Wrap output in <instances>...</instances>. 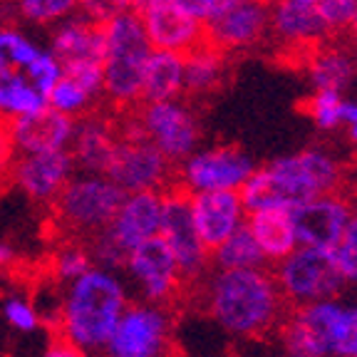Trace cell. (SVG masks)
Returning <instances> with one entry per match:
<instances>
[{
    "mask_svg": "<svg viewBox=\"0 0 357 357\" xmlns=\"http://www.w3.org/2000/svg\"><path fill=\"white\" fill-rule=\"evenodd\" d=\"M3 176H10V172H6V169L0 167V178H3Z\"/></svg>",
    "mask_w": 357,
    "mask_h": 357,
    "instance_id": "7bdbcfd3",
    "label": "cell"
},
{
    "mask_svg": "<svg viewBox=\"0 0 357 357\" xmlns=\"http://www.w3.org/2000/svg\"><path fill=\"white\" fill-rule=\"evenodd\" d=\"M174 164L164 151L151 144L146 137L139 139H119L117 151L112 156L107 176L119 184L127 194L132 191H164L172 181Z\"/></svg>",
    "mask_w": 357,
    "mask_h": 357,
    "instance_id": "5bb4252c",
    "label": "cell"
},
{
    "mask_svg": "<svg viewBox=\"0 0 357 357\" xmlns=\"http://www.w3.org/2000/svg\"><path fill=\"white\" fill-rule=\"evenodd\" d=\"M0 315H3V323L8 328L20 335H33L45 325L35 301L22 296V293H10V296L3 298L0 301Z\"/></svg>",
    "mask_w": 357,
    "mask_h": 357,
    "instance_id": "d6a6232c",
    "label": "cell"
},
{
    "mask_svg": "<svg viewBox=\"0 0 357 357\" xmlns=\"http://www.w3.org/2000/svg\"><path fill=\"white\" fill-rule=\"evenodd\" d=\"M347 323L350 305L340 303V298L296 307L280 333L285 357H340Z\"/></svg>",
    "mask_w": 357,
    "mask_h": 357,
    "instance_id": "8992f818",
    "label": "cell"
},
{
    "mask_svg": "<svg viewBox=\"0 0 357 357\" xmlns=\"http://www.w3.org/2000/svg\"><path fill=\"white\" fill-rule=\"evenodd\" d=\"M271 38L280 43L296 60H305L310 50L330 38L318 6H307L298 0H273L271 6Z\"/></svg>",
    "mask_w": 357,
    "mask_h": 357,
    "instance_id": "ffe728a7",
    "label": "cell"
},
{
    "mask_svg": "<svg viewBox=\"0 0 357 357\" xmlns=\"http://www.w3.org/2000/svg\"><path fill=\"white\" fill-rule=\"evenodd\" d=\"M47 47L57 57L60 67L79 65V62H102V52H105L102 22L89 20L82 13H75L52 25Z\"/></svg>",
    "mask_w": 357,
    "mask_h": 357,
    "instance_id": "cb8c5ba5",
    "label": "cell"
},
{
    "mask_svg": "<svg viewBox=\"0 0 357 357\" xmlns=\"http://www.w3.org/2000/svg\"><path fill=\"white\" fill-rule=\"evenodd\" d=\"M139 3H142V0H132V10H134L137 6H139Z\"/></svg>",
    "mask_w": 357,
    "mask_h": 357,
    "instance_id": "ee69618b",
    "label": "cell"
},
{
    "mask_svg": "<svg viewBox=\"0 0 357 357\" xmlns=\"http://www.w3.org/2000/svg\"><path fill=\"white\" fill-rule=\"evenodd\" d=\"M95 266V258H92V251L84 248L79 243H67L60 245L57 253L52 256V278L57 283L67 285L77 280L79 275H84L89 268Z\"/></svg>",
    "mask_w": 357,
    "mask_h": 357,
    "instance_id": "836d02e7",
    "label": "cell"
},
{
    "mask_svg": "<svg viewBox=\"0 0 357 357\" xmlns=\"http://www.w3.org/2000/svg\"><path fill=\"white\" fill-rule=\"evenodd\" d=\"M97 100H102V95H97L95 89H89L87 84H82L77 77H73V75L60 73V79H57L55 87H52L47 105L55 107L57 112H62L67 117L77 119V117L89 114L92 109H97L95 107Z\"/></svg>",
    "mask_w": 357,
    "mask_h": 357,
    "instance_id": "4dcf8cb0",
    "label": "cell"
},
{
    "mask_svg": "<svg viewBox=\"0 0 357 357\" xmlns=\"http://www.w3.org/2000/svg\"><path fill=\"white\" fill-rule=\"evenodd\" d=\"M204 305L208 318L234 337H263L278 328L285 312V298L275 275L263 268H236L206 280Z\"/></svg>",
    "mask_w": 357,
    "mask_h": 357,
    "instance_id": "6da1fadb",
    "label": "cell"
},
{
    "mask_svg": "<svg viewBox=\"0 0 357 357\" xmlns=\"http://www.w3.org/2000/svg\"><path fill=\"white\" fill-rule=\"evenodd\" d=\"M186 65V92L194 97H204L216 92L229 73V55L206 40L184 55Z\"/></svg>",
    "mask_w": 357,
    "mask_h": 357,
    "instance_id": "83f0119b",
    "label": "cell"
},
{
    "mask_svg": "<svg viewBox=\"0 0 357 357\" xmlns=\"http://www.w3.org/2000/svg\"><path fill=\"white\" fill-rule=\"evenodd\" d=\"M151 47L172 52H191L206 40V28L189 15L176 0H142L134 8Z\"/></svg>",
    "mask_w": 357,
    "mask_h": 357,
    "instance_id": "2e32d148",
    "label": "cell"
},
{
    "mask_svg": "<svg viewBox=\"0 0 357 357\" xmlns=\"http://www.w3.org/2000/svg\"><path fill=\"white\" fill-rule=\"evenodd\" d=\"M102 30H105V52H102L105 102L122 114L142 105L146 60L154 47L134 10L109 17L102 22Z\"/></svg>",
    "mask_w": 357,
    "mask_h": 357,
    "instance_id": "5b68a950",
    "label": "cell"
},
{
    "mask_svg": "<svg viewBox=\"0 0 357 357\" xmlns=\"http://www.w3.org/2000/svg\"><path fill=\"white\" fill-rule=\"evenodd\" d=\"M318 13L330 35L347 33L357 15V0H320Z\"/></svg>",
    "mask_w": 357,
    "mask_h": 357,
    "instance_id": "e575fe53",
    "label": "cell"
},
{
    "mask_svg": "<svg viewBox=\"0 0 357 357\" xmlns=\"http://www.w3.org/2000/svg\"><path fill=\"white\" fill-rule=\"evenodd\" d=\"M355 211L352 201L340 191L320 194L293 208L298 243L315 248H335L345 234L350 216Z\"/></svg>",
    "mask_w": 357,
    "mask_h": 357,
    "instance_id": "ac0fdd59",
    "label": "cell"
},
{
    "mask_svg": "<svg viewBox=\"0 0 357 357\" xmlns=\"http://www.w3.org/2000/svg\"><path fill=\"white\" fill-rule=\"evenodd\" d=\"M129 305L127 280L114 268L92 266L62 290L57 330L67 342L95 355L102 352Z\"/></svg>",
    "mask_w": 357,
    "mask_h": 357,
    "instance_id": "277c9868",
    "label": "cell"
},
{
    "mask_svg": "<svg viewBox=\"0 0 357 357\" xmlns=\"http://www.w3.org/2000/svg\"><path fill=\"white\" fill-rule=\"evenodd\" d=\"M352 310H355V318H357V303H355V305H352Z\"/></svg>",
    "mask_w": 357,
    "mask_h": 357,
    "instance_id": "7dc6e473",
    "label": "cell"
},
{
    "mask_svg": "<svg viewBox=\"0 0 357 357\" xmlns=\"http://www.w3.org/2000/svg\"><path fill=\"white\" fill-rule=\"evenodd\" d=\"M162 213L164 191H132V194L124 196L109 226L100 234L109 238L127 256L134 245L159 236Z\"/></svg>",
    "mask_w": 357,
    "mask_h": 357,
    "instance_id": "d6986e66",
    "label": "cell"
},
{
    "mask_svg": "<svg viewBox=\"0 0 357 357\" xmlns=\"http://www.w3.org/2000/svg\"><path fill=\"white\" fill-rule=\"evenodd\" d=\"M301 65L305 67V75L310 79L312 89H337V92H345L347 84L352 82V77L357 73V62L352 57V52L328 43L318 45L315 50L307 52Z\"/></svg>",
    "mask_w": 357,
    "mask_h": 357,
    "instance_id": "484cf974",
    "label": "cell"
},
{
    "mask_svg": "<svg viewBox=\"0 0 357 357\" xmlns=\"http://www.w3.org/2000/svg\"><path fill=\"white\" fill-rule=\"evenodd\" d=\"M271 6L273 0H236L206 25V43L226 55L258 47L271 38Z\"/></svg>",
    "mask_w": 357,
    "mask_h": 357,
    "instance_id": "9a60e30c",
    "label": "cell"
},
{
    "mask_svg": "<svg viewBox=\"0 0 357 357\" xmlns=\"http://www.w3.org/2000/svg\"><path fill=\"white\" fill-rule=\"evenodd\" d=\"M189 204L194 226L208 251L243 229L248 221V208L241 199V191H196L189 194Z\"/></svg>",
    "mask_w": 357,
    "mask_h": 357,
    "instance_id": "44dd1931",
    "label": "cell"
},
{
    "mask_svg": "<svg viewBox=\"0 0 357 357\" xmlns=\"http://www.w3.org/2000/svg\"><path fill=\"white\" fill-rule=\"evenodd\" d=\"M211 263L223 271H236V268H263L268 261L248 226H243L213 248Z\"/></svg>",
    "mask_w": 357,
    "mask_h": 357,
    "instance_id": "f546056e",
    "label": "cell"
},
{
    "mask_svg": "<svg viewBox=\"0 0 357 357\" xmlns=\"http://www.w3.org/2000/svg\"><path fill=\"white\" fill-rule=\"evenodd\" d=\"M127 191L119 189L107 174H75L60 191L52 206L62 229L73 234L95 236L109 226Z\"/></svg>",
    "mask_w": 357,
    "mask_h": 357,
    "instance_id": "ba28073f",
    "label": "cell"
},
{
    "mask_svg": "<svg viewBox=\"0 0 357 357\" xmlns=\"http://www.w3.org/2000/svg\"><path fill=\"white\" fill-rule=\"evenodd\" d=\"M342 129L347 132L352 144H357V102H347L342 107Z\"/></svg>",
    "mask_w": 357,
    "mask_h": 357,
    "instance_id": "ab89813d",
    "label": "cell"
},
{
    "mask_svg": "<svg viewBox=\"0 0 357 357\" xmlns=\"http://www.w3.org/2000/svg\"><path fill=\"white\" fill-rule=\"evenodd\" d=\"M186 92V65L181 52L151 50L144 70L142 102L178 100Z\"/></svg>",
    "mask_w": 357,
    "mask_h": 357,
    "instance_id": "4316f807",
    "label": "cell"
},
{
    "mask_svg": "<svg viewBox=\"0 0 357 357\" xmlns=\"http://www.w3.org/2000/svg\"><path fill=\"white\" fill-rule=\"evenodd\" d=\"M3 13L33 28H52L79 13V0H6Z\"/></svg>",
    "mask_w": 357,
    "mask_h": 357,
    "instance_id": "f1b7e54d",
    "label": "cell"
},
{
    "mask_svg": "<svg viewBox=\"0 0 357 357\" xmlns=\"http://www.w3.org/2000/svg\"><path fill=\"white\" fill-rule=\"evenodd\" d=\"M298 3H307V6H318L320 0H298Z\"/></svg>",
    "mask_w": 357,
    "mask_h": 357,
    "instance_id": "b9f144b4",
    "label": "cell"
},
{
    "mask_svg": "<svg viewBox=\"0 0 357 357\" xmlns=\"http://www.w3.org/2000/svg\"><path fill=\"white\" fill-rule=\"evenodd\" d=\"M8 127H10V137L17 154H33V151L70 149L75 119L47 105L38 112L10 119Z\"/></svg>",
    "mask_w": 357,
    "mask_h": 357,
    "instance_id": "603a6c76",
    "label": "cell"
},
{
    "mask_svg": "<svg viewBox=\"0 0 357 357\" xmlns=\"http://www.w3.org/2000/svg\"><path fill=\"white\" fill-rule=\"evenodd\" d=\"M122 266L139 301L156 303V305H169L184 283V273L162 236L134 245L124 256Z\"/></svg>",
    "mask_w": 357,
    "mask_h": 357,
    "instance_id": "7c38bea8",
    "label": "cell"
},
{
    "mask_svg": "<svg viewBox=\"0 0 357 357\" xmlns=\"http://www.w3.org/2000/svg\"><path fill=\"white\" fill-rule=\"evenodd\" d=\"M3 8H6V0H0V15H3Z\"/></svg>",
    "mask_w": 357,
    "mask_h": 357,
    "instance_id": "f6af8a7d",
    "label": "cell"
},
{
    "mask_svg": "<svg viewBox=\"0 0 357 357\" xmlns=\"http://www.w3.org/2000/svg\"><path fill=\"white\" fill-rule=\"evenodd\" d=\"M303 112L312 119V124L323 132H335L342 127V107L345 97L337 89H312V95L303 100Z\"/></svg>",
    "mask_w": 357,
    "mask_h": 357,
    "instance_id": "1f68e13d",
    "label": "cell"
},
{
    "mask_svg": "<svg viewBox=\"0 0 357 357\" xmlns=\"http://www.w3.org/2000/svg\"><path fill=\"white\" fill-rule=\"evenodd\" d=\"M75 159L70 149L33 151V154H17L10 167L13 184L28 199L38 204H52L75 176Z\"/></svg>",
    "mask_w": 357,
    "mask_h": 357,
    "instance_id": "e0dca14e",
    "label": "cell"
},
{
    "mask_svg": "<svg viewBox=\"0 0 357 357\" xmlns=\"http://www.w3.org/2000/svg\"><path fill=\"white\" fill-rule=\"evenodd\" d=\"M124 10H132V0H79V13L95 22H107Z\"/></svg>",
    "mask_w": 357,
    "mask_h": 357,
    "instance_id": "8d00e7d4",
    "label": "cell"
},
{
    "mask_svg": "<svg viewBox=\"0 0 357 357\" xmlns=\"http://www.w3.org/2000/svg\"><path fill=\"white\" fill-rule=\"evenodd\" d=\"M159 236L169 245V251L176 258L184 280H201L206 275L211 251L201 241L199 231L191 216L189 194L184 189H169L164 194V213H162V231Z\"/></svg>",
    "mask_w": 357,
    "mask_h": 357,
    "instance_id": "4fadbf2b",
    "label": "cell"
},
{
    "mask_svg": "<svg viewBox=\"0 0 357 357\" xmlns=\"http://www.w3.org/2000/svg\"><path fill=\"white\" fill-rule=\"evenodd\" d=\"M333 251L347 283H357V208L352 211L345 234H342L340 243L335 245Z\"/></svg>",
    "mask_w": 357,
    "mask_h": 357,
    "instance_id": "d590c367",
    "label": "cell"
},
{
    "mask_svg": "<svg viewBox=\"0 0 357 357\" xmlns=\"http://www.w3.org/2000/svg\"><path fill=\"white\" fill-rule=\"evenodd\" d=\"M256 172V162L243 149L231 144L196 149L176 164L178 189L196 191H241L245 178Z\"/></svg>",
    "mask_w": 357,
    "mask_h": 357,
    "instance_id": "30bf717a",
    "label": "cell"
},
{
    "mask_svg": "<svg viewBox=\"0 0 357 357\" xmlns=\"http://www.w3.org/2000/svg\"><path fill=\"white\" fill-rule=\"evenodd\" d=\"M119 124L114 117L92 109L84 117L75 119V134L70 142V154L79 172L107 174L112 156L119 144Z\"/></svg>",
    "mask_w": 357,
    "mask_h": 357,
    "instance_id": "7402d4cb",
    "label": "cell"
},
{
    "mask_svg": "<svg viewBox=\"0 0 357 357\" xmlns=\"http://www.w3.org/2000/svg\"><path fill=\"white\" fill-rule=\"evenodd\" d=\"M248 231L253 234L256 243L261 245L263 256L268 263L283 261L288 253L298 248V234L293 223L290 208H261V211H248L245 221Z\"/></svg>",
    "mask_w": 357,
    "mask_h": 357,
    "instance_id": "d4e9b609",
    "label": "cell"
},
{
    "mask_svg": "<svg viewBox=\"0 0 357 357\" xmlns=\"http://www.w3.org/2000/svg\"><path fill=\"white\" fill-rule=\"evenodd\" d=\"M174 345V318L167 305L129 303L112 330L105 357H169Z\"/></svg>",
    "mask_w": 357,
    "mask_h": 357,
    "instance_id": "9c48e42d",
    "label": "cell"
},
{
    "mask_svg": "<svg viewBox=\"0 0 357 357\" xmlns=\"http://www.w3.org/2000/svg\"><path fill=\"white\" fill-rule=\"evenodd\" d=\"M134 114L139 119L146 139L159 146L174 167L184 162L191 151L199 149V117L181 97L162 102H142L139 107H134Z\"/></svg>",
    "mask_w": 357,
    "mask_h": 357,
    "instance_id": "8fae6325",
    "label": "cell"
},
{
    "mask_svg": "<svg viewBox=\"0 0 357 357\" xmlns=\"http://www.w3.org/2000/svg\"><path fill=\"white\" fill-rule=\"evenodd\" d=\"M13 258H15L13 256V248L6 243V241H0V271H6V268L13 263Z\"/></svg>",
    "mask_w": 357,
    "mask_h": 357,
    "instance_id": "60d3db41",
    "label": "cell"
},
{
    "mask_svg": "<svg viewBox=\"0 0 357 357\" xmlns=\"http://www.w3.org/2000/svg\"><path fill=\"white\" fill-rule=\"evenodd\" d=\"M62 67L47 45L17 22L0 20V119L10 122L47 107Z\"/></svg>",
    "mask_w": 357,
    "mask_h": 357,
    "instance_id": "3957f363",
    "label": "cell"
},
{
    "mask_svg": "<svg viewBox=\"0 0 357 357\" xmlns=\"http://www.w3.org/2000/svg\"><path fill=\"white\" fill-rule=\"evenodd\" d=\"M176 3L184 8L194 20H199L201 25L206 28L213 17H218L223 10H229L236 0H176Z\"/></svg>",
    "mask_w": 357,
    "mask_h": 357,
    "instance_id": "74e56055",
    "label": "cell"
},
{
    "mask_svg": "<svg viewBox=\"0 0 357 357\" xmlns=\"http://www.w3.org/2000/svg\"><path fill=\"white\" fill-rule=\"evenodd\" d=\"M275 266H278L275 283L285 303L293 307L328 301V298H340L347 285L333 248L298 245L296 251L288 253Z\"/></svg>",
    "mask_w": 357,
    "mask_h": 357,
    "instance_id": "52a82bcc",
    "label": "cell"
},
{
    "mask_svg": "<svg viewBox=\"0 0 357 357\" xmlns=\"http://www.w3.org/2000/svg\"><path fill=\"white\" fill-rule=\"evenodd\" d=\"M40 357H89V352L79 350L77 345H73V342H67L65 337H60V340L50 342V345L45 347Z\"/></svg>",
    "mask_w": 357,
    "mask_h": 357,
    "instance_id": "f35d334b",
    "label": "cell"
},
{
    "mask_svg": "<svg viewBox=\"0 0 357 357\" xmlns=\"http://www.w3.org/2000/svg\"><path fill=\"white\" fill-rule=\"evenodd\" d=\"M352 50H355V55H357V40H352Z\"/></svg>",
    "mask_w": 357,
    "mask_h": 357,
    "instance_id": "bcb514c9",
    "label": "cell"
},
{
    "mask_svg": "<svg viewBox=\"0 0 357 357\" xmlns=\"http://www.w3.org/2000/svg\"><path fill=\"white\" fill-rule=\"evenodd\" d=\"M345 169L333 151L312 146L293 154H283L266 167L256 169L241 186L248 211L261 208H293L315 199L320 194H330L342 186Z\"/></svg>",
    "mask_w": 357,
    "mask_h": 357,
    "instance_id": "7a4b0ae2",
    "label": "cell"
}]
</instances>
